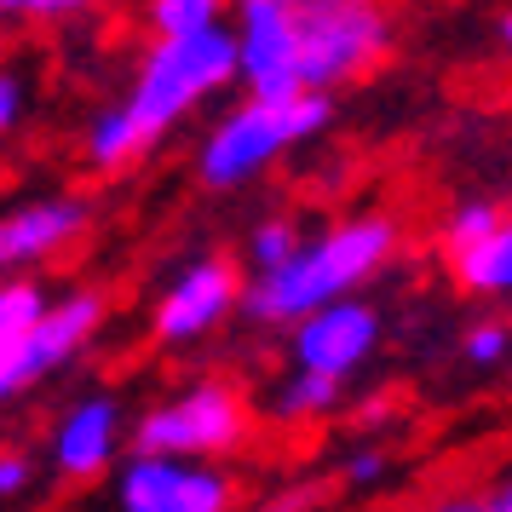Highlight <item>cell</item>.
Returning <instances> with one entry per match:
<instances>
[{"instance_id":"15","label":"cell","mask_w":512,"mask_h":512,"mask_svg":"<svg viewBox=\"0 0 512 512\" xmlns=\"http://www.w3.org/2000/svg\"><path fill=\"white\" fill-rule=\"evenodd\" d=\"M231 0H144V29L150 41H167V35H196V29L225 24Z\"/></svg>"},{"instance_id":"3","label":"cell","mask_w":512,"mask_h":512,"mask_svg":"<svg viewBox=\"0 0 512 512\" xmlns=\"http://www.w3.org/2000/svg\"><path fill=\"white\" fill-rule=\"evenodd\" d=\"M403 248L392 213H346V219H328V225H305L300 248L282 259L277 271L265 277H242V300L236 311L254 328H294L300 317L323 311L334 300L363 294Z\"/></svg>"},{"instance_id":"1","label":"cell","mask_w":512,"mask_h":512,"mask_svg":"<svg viewBox=\"0 0 512 512\" xmlns=\"http://www.w3.org/2000/svg\"><path fill=\"white\" fill-rule=\"evenodd\" d=\"M231 41L248 98H334L386 64L397 18L386 0H231Z\"/></svg>"},{"instance_id":"4","label":"cell","mask_w":512,"mask_h":512,"mask_svg":"<svg viewBox=\"0 0 512 512\" xmlns=\"http://www.w3.org/2000/svg\"><path fill=\"white\" fill-rule=\"evenodd\" d=\"M334 121V98H317V93H300V98H236L225 116L213 121L202 144H196V185L202 190H248L254 179H265L271 167L311 144L317 133H328Z\"/></svg>"},{"instance_id":"20","label":"cell","mask_w":512,"mask_h":512,"mask_svg":"<svg viewBox=\"0 0 512 512\" xmlns=\"http://www.w3.org/2000/svg\"><path fill=\"white\" fill-rule=\"evenodd\" d=\"M386 472H392V455H386V449H351L346 461H340V478H346V484H380V478H386Z\"/></svg>"},{"instance_id":"19","label":"cell","mask_w":512,"mask_h":512,"mask_svg":"<svg viewBox=\"0 0 512 512\" xmlns=\"http://www.w3.org/2000/svg\"><path fill=\"white\" fill-rule=\"evenodd\" d=\"M41 484V466H35V455L29 449H0V507H12V501H24L29 489Z\"/></svg>"},{"instance_id":"12","label":"cell","mask_w":512,"mask_h":512,"mask_svg":"<svg viewBox=\"0 0 512 512\" xmlns=\"http://www.w3.org/2000/svg\"><path fill=\"white\" fill-rule=\"evenodd\" d=\"M443 265H449L461 294L489 300V305H512V208L507 202H501L495 225L478 242H466L461 254H443Z\"/></svg>"},{"instance_id":"16","label":"cell","mask_w":512,"mask_h":512,"mask_svg":"<svg viewBox=\"0 0 512 512\" xmlns=\"http://www.w3.org/2000/svg\"><path fill=\"white\" fill-rule=\"evenodd\" d=\"M461 363L472 374H489V369H507L512 357V317L507 311H495V317H478L472 328H461Z\"/></svg>"},{"instance_id":"11","label":"cell","mask_w":512,"mask_h":512,"mask_svg":"<svg viewBox=\"0 0 512 512\" xmlns=\"http://www.w3.org/2000/svg\"><path fill=\"white\" fill-rule=\"evenodd\" d=\"M52 288L41 277H12L0 282V409L18 403L24 392L47 386L41 351H35V323L47 311Z\"/></svg>"},{"instance_id":"23","label":"cell","mask_w":512,"mask_h":512,"mask_svg":"<svg viewBox=\"0 0 512 512\" xmlns=\"http://www.w3.org/2000/svg\"><path fill=\"white\" fill-rule=\"evenodd\" d=\"M495 41H501V52L512 58V6L501 12V18H495Z\"/></svg>"},{"instance_id":"21","label":"cell","mask_w":512,"mask_h":512,"mask_svg":"<svg viewBox=\"0 0 512 512\" xmlns=\"http://www.w3.org/2000/svg\"><path fill=\"white\" fill-rule=\"evenodd\" d=\"M484 495V512H512V472H501L489 489H478Z\"/></svg>"},{"instance_id":"22","label":"cell","mask_w":512,"mask_h":512,"mask_svg":"<svg viewBox=\"0 0 512 512\" xmlns=\"http://www.w3.org/2000/svg\"><path fill=\"white\" fill-rule=\"evenodd\" d=\"M420 512H484V495H443V501H432Z\"/></svg>"},{"instance_id":"5","label":"cell","mask_w":512,"mask_h":512,"mask_svg":"<svg viewBox=\"0 0 512 512\" xmlns=\"http://www.w3.org/2000/svg\"><path fill=\"white\" fill-rule=\"evenodd\" d=\"M254 438V409L231 380H185L167 397H156L127 426L133 455H173V461H225Z\"/></svg>"},{"instance_id":"10","label":"cell","mask_w":512,"mask_h":512,"mask_svg":"<svg viewBox=\"0 0 512 512\" xmlns=\"http://www.w3.org/2000/svg\"><path fill=\"white\" fill-rule=\"evenodd\" d=\"M127 403L116 392H81L64 409V415L52 420L47 432V466L52 478H64V484H93V478H110L116 461L127 455Z\"/></svg>"},{"instance_id":"9","label":"cell","mask_w":512,"mask_h":512,"mask_svg":"<svg viewBox=\"0 0 512 512\" xmlns=\"http://www.w3.org/2000/svg\"><path fill=\"white\" fill-rule=\"evenodd\" d=\"M121 512H231L236 478L213 461H173V455H121L116 472Z\"/></svg>"},{"instance_id":"6","label":"cell","mask_w":512,"mask_h":512,"mask_svg":"<svg viewBox=\"0 0 512 512\" xmlns=\"http://www.w3.org/2000/svg\"><path fill=\"white\" fill-rule=\"evenodd\" d=\"M236 300H242V265L236 259L225 254L185 259L150 305V340L162 351L202 346L208 334H219L236 317Z\"/></svg>"},{"instance_id":"18","label":"cell","mask_w":512,"mask_h":512,"mask_svg":"<svg viewBox=\"0 0 512 512\" xmlns=\"http://www.w3.org/2000/svg\"><path fill=\"white\" fill-rule=\"evenodd\" d=\"M98 6H110V0H0V24H70Z\"/></svg>"},{"instance_id":"24","label":"cell","mask_w":512,"mask_h":512,"mask_svg":"<svg viewBox=\"0 0 512 512\" xmlns=\"http://www.w3.org/2000/svg\"><path fill=\"white\" fill-rule=\"evenodd\" d=\"M507 397H512V357H507Z\"/></svg>"},{"instance_id":"13","label":"cell","mask_w":512,"mask_h":512,"mask_svg":"<svg viewBox=\"0 0 512 512\" xmlns=\"http://www.w3.org/2000/svg\"><path fill=\"white\" fill-rule=\"evenodd\" d=\"M340 403H346V386H340V380H323V374L288 369L277 386H271V415H277L282 426H317V420H328Z\"/></svg>"},{"instance_id":"8","label":"cell","mask_w":512,"mask_h":512,"mask_svg":"<svg viewBox=\"0 0 512 512\" xmlns=\"http://www.w3.org/2000/svg\"><path fill=\"white\" fill-rule=\"evenodd\" d=\"M93 231V202L75 190H41L0 208V282L35 277L41 265L81 248Z\"/></svg>"},{"instance_id":"14","label":"cell","mask_w":512,"mask_h":512,"mask_svg":"<svg viewBox=\"0 0 512 512\" xmlns=\"http://www.w3.org/2000/svg\"><path fill=\"white\" fill-rule=\"evenodd\" d=\"M300 236H305V219H294V213H265L254 231H248V242H242V271L248 277L277 271L282 259L300 248Z\"/></svg>"},{"instance_id":"2","label":"cell","mask_w":512,"mask_h":512,"mask_svg":"<svg viewBox=\"0 0 512 512\" xmlns=\"http://www.w3.org/2000/svg\"><path fill=\"white\" fill-rule=\"evenodd\" d=\"M236 87V41L231 24L196 29V35H167L139 52L110 104H98L81 127V162L93 173H127L139 167L162 139H173L196 110Z\"/></svg>"},{"instance_id":"7","label":"cell","mask_w":512,"mask_h":512,"mask_svg":"<svg viewBox=\"0 0 512 512\" xmlns=\"http://www.w3.org/2000/svg\"><path fill=\"white\" fill-rule=\"evenodd\" d=\"M282 334H288V369L323 374V380L351 386V380L380 357L386 311L374 300H363V294H351V300H334V305H323V311L300 317V323L282 328Z\"/></svg>"},{"instance_id":"17","label":"cell","mask_w":512,"mask_h":512,"mask_svg":"<svg viewBox=\"0 0 512 512\" xmlns=\"http://www.w3.org/2000/svg\"><path fill=\"white\" fill-rule=\"evenodd\" d=\"M29 116H35V81H29L24 64L0 58V144L18 139Z\"/></svg>"}]
</instances>
